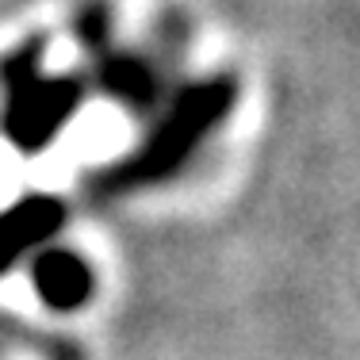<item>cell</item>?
<instances>
[{
  "label": "cell",
  "mask_w": 360,
  "mask_h": 360,
  "mask_svg": "<svg viewBox=\"0 0 360 360\" xmlns=\"http://www.w3.org/2000/svg\"><path fill=\"white\" fill-rule=\"evenodd\" d=\"M230 108H234V81L211 77V81L188 84L173 100V108L165 111V119L153 127L146 146L108 176V184L111 188H146V184L176 176L192 161V153L207 142V134L230 115Z\"/></svg>",
  "instance_id": "obj_1"
},
{
  "label": "cell",
  "mask_w": 360,
  "mask_h": 360,
  "mask_svg": "<svg viewBox=\"0 0 360 360\" xmlns=\"http://www.w3.org/2000/svg\"><path fill=\"white\" fill-rule=\"evenodd\" d=\"M42 39H27L0 58L4 89V134L23 153H39L62 134V127L81 111L84 89L77 77L42 73Z\"/></svg>",
  "instance_id": "obj_2"
},
{
  "label": "cell",
  "mask_w": 360,
  "mask_h": 360,
  "mask_svg": "<svg viewBox=\"0 0 360 360\" xmlns=\"http://www.w3.org/2000/svg\"><path fill=\"white\" fill-rule=\"evenodd\" d=\"M62 222H65V203L58 195H42V192H31L8 211H0V276L20 257L50 242L62 230Z\"/></svg>",
  "instance_id": "obj_3"
},
{
  "label": "cell",
  "mask_w": 360,
  "mask_h": 360,
  "mask_svg": "<svg viewBox=\"0 0 360 360\" xmlns=\"http://www.w3.org/2000/svg\"><path fill=\"white\" fill-rule=\"evenodd\" d=\"M31 280L46 307L77 311L92 299V269L70 250H42L31 264Z\"/></svg>",
  "instance_id": "obj_4"
},
{
  "label": "cell",
  "mask_w": 360,
  "mask_h": 360,
  "mask_svg": "<svg viewBox=\"0 0 360 360\" xmlns=\"http://www.w3.org/2000/svg\"><path fill=\"white\" fill-rule=\"evenodd\" d=\"M100 84L127 108H150L158 100V77L134 54H100Z\"/></svg>",
  "instance_id": "obj_5"
},
{
  "label": "cell",
  "mask_w": 360,
  "mask_h": 360,
  "mask_svg": "<svg viewBox=\"0 0 360 360\" xmlns=\"http://www.w3.org/2000/svg\"><path fill=\"white\" fill-rule=\"evenodd\" d=\"M77 35L84 39V46H89L92 54H104L108 35H111V20H108L104 8H84V12L77 15Z\"/></svg>",
  "instance_id": "obj_6"
}]
</instances>
